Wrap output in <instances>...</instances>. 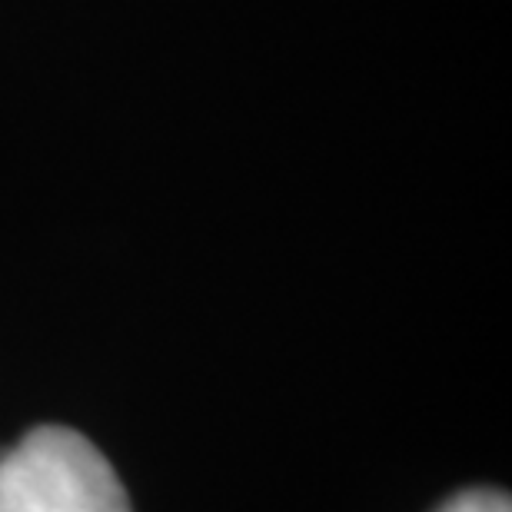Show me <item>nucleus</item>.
<instances>
[{
	"instance_id": "f257e3e1",
	"label": "nucleus",
	"mask_w": 512,
	"mask_h": 512,
	"mask_svg": "<svg viewBox=\"0 0 512 512\" xmlns=\"http://www.w3.org/2000/svg\"><path fill=\"white\" fill-rule=\"evenodd\" d=\"M0 512H130V499L84 433L37 426L0 456Z\"/></svg>"
},
{
	"instance_id": "f03ea898",
	"label": "nucleus",
	"mask_w": 512,
	"mask_h": 512,
	"mask_svg": "<svg viewBox=\"0 0 512 512\" xmlns=\"http://www.w3.org/2000/svg\"><path fill=\"white\" fill-rule=\"evenodd\" d=\"M439 512H512V503L506 493H496V489H469V493L449 499Z\"/></svg>"
}]
</instances>
